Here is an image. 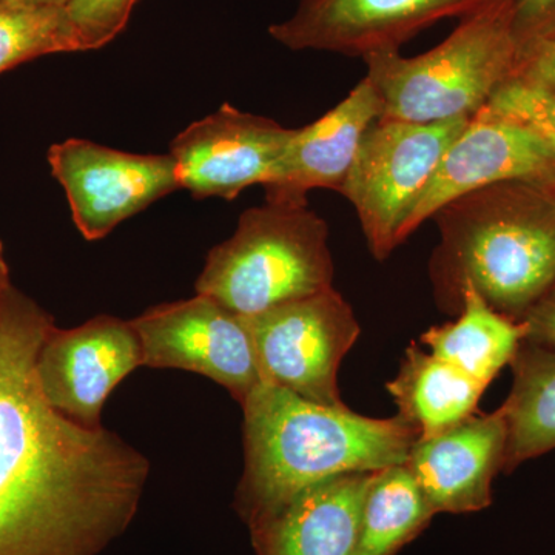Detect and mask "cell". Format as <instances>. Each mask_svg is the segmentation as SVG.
Instances as JSON below:
<instances>
[{
	"mask_svg": "<svg viewBox=\"0 0 555 555\" xmlns=\"http://www.w3.org/2000/svg\"><path fill=\"white\" fill-rule=\"evenodd\" d=\"M382 115V100L364 76L323 118L295 129L275 175L264 185L266 203L305 207L317 189L341 190L361 139Z\"/></svg>",
	"mask_w": 555,
	"mask_h": 555,
	"instance_id": "cell-15",
	"label": "cell"
},
{
	"mask_svg": "<svg viewBox=\"0 0 555 555\" xmlns=\"http://www.w3.org/2000/svg\"><path fill=\"white\" fill-rule=\"evenodd\" d=\"M506 423L502 409L470 415L433 437H420L406 469L434 513L467 514L492 503V483L503 473Z\"/></svg>",
	"mask_w": 555,
	"mask_h": 555,
	"instance_id": "cell-14",
	"label": "cell"
},
{
	"mask_svg": "<svg viewBox=\"0 0 555 555\" xmlns=\"http://www.w3.org/2000/svg\"><path fill=\"white\" fill-rule=\"evenodd\" d=\"M386 389L398 415L414 425L420 437H433L473 415L486 387L412 343Z\"/></svg>",
	"mask_w": 555,
	"mask_h": 555,
	"instance_id": "cell-18",
	"label": "cell"
},
{
	"mask_svg": "<svg viewBox=\"0 0 555 555\" xmlns=\"http://www.w3.org/2000/svg\"><path fill=\"white\" fill-rule=\"evenodd\" d=\"M550 91H553V93H555V90H550Z\"/></svg>",
	"mask_w": 555,
	"mask_h": 555,
	"instance_id": "cell-30",
	"label": "cell"
},
{
	"mask_svg": "<svg viewBox=\"0 0 555 555\" xmlns=\"http://www.w3.org/2000/svg\"><path fill=\"white\" fill-rule=\"evenodd\" d=\"M554 171L555 153L531 131L480 109L441 156L401 228L400 243L467 193L514 179L543 181Z\"/></svg>",
	"mask_w": 555,
	"mask_h": 555,
	"instance_id": "cell-13",
	"label": "cell"
},
{
	"mask_svg": "<svg viewBox=\"0 0 555 555\" xmlns=\"http://www.w3.org/2000/svg\"><path fill=\"white\" fill-rule=\"evenodd\" d=\"M131 324L144 366L204 375L240 404L262 382L246 321L208 295L155 306Z\"/></svg>",
	"mask_w": 555,
	"mask_h": 555,
	"instance_id": "cell-8",
	"label": "cell"
},
{
	"mask_svg": "<svg viewBox=\"0 0 555 555\" xmlns=\"http://www.w3.org/2000/svg\"><path fill=\"white\" fill-rule=\"evenodd\" d=\"M517 57L511 0H496L460 20L426 53L406 57L400 50L377 51L363 61L382 100L378 119L433 124L474 118L514 78Z\"/></svg>",
	"mask_w": 555,
	"mask_h": 555,
	"instance_id": "cell-4",
	"label": "cell"
},
{
	"mask_svg": "<svg viewBox=\"0 0 555 555\" xmlns=\"http://www.w3.org/2000/svg\"><path fill=\"white\" fill-rule=\"evenodd\" d=\"M513 79L555 90V33L518 57Z\"/></svg>",
	"mask_w": 555,
	"mask_h": 555,
	"instance_id": "cell-25",
	"label": "cell"
},
{
	"mask_svg": "<svg viewBox=\"0 0 555 555\" xmlns=\"http://www.w3.org/2000/svg\"><path fill=\"white\" fill-rule=\"evenodd\" d=\"M496 0H299L288 20L270 25V38L294 51L366 57L400 50L437 22L470 16Z\"/></svg>",
	"mask_w": 555,
	"mask_h": 555,
	"instance_id": "cell-10",
	"label": "cell"
},
{
	"mask_svg": "<svg viewBox=\"0 0 555 555\" xmlns=\"http://www.w3.org/2000/svg\"><path fill=\"white\" fill-rule=\"evenodd\" d=\"M467 122L377 119L364 133L339 193L356 208L369 250L378 261L400 246L401 228L412 207Z\"/></svg>",
	"mask_w": 555,
	"mask_h": 555,
	"instance_id": "cell-6",
	"label": "cell"
},
{
	"mask_svg": "<svg viewBox=\"0 0 555 555\" xmlns=\"http://www.w3.org/2000/svg\"><path fill=\"white\" fill-rule=\"evenodd\" d=\"M137 0H69L67 14L80 50H100L129 24Z\"/></svg>",
	"mask_w": 555,
	"mask_h": 555,
	"instance_id": "cell-23",
	"label": "cell"
},
{
	"mask_svg": "<svg viewBox=\"0 0 555 555\" xmlns=\"http://www.w3.org/2000/svg\"><path fill=\"white\" fill-rule=\"evenodd\" d=\"M326 221L309 206L251 207L235 233L208 251L196 294L241 317L334 287Z\"/></svg>",
	"mask_w": 555,
	"mask_h": 555,
	"instance_id": "cell-5",
	"label": "cell"
},
{
	"mask_svg": "<svg viewBox=\"0 0 555 555\" xmlns=\"http://www.w3.org/2000/svg\"><path fill=\"white\" fill-rule=\"evenodd\" d=\"M49 164L67 193L76 228L89 241L104 238L120 222L181 189L170 153L139 155L67 139L51 145Z\"/></svg>",
	"mask_w": 555,
	"mask_h": 555,
	"instance_id": "cell-9",
	"label": "cell"
},
{
	"mask_svg": "<svg viewBox=\"0 0 555 555\" xmlns=\"http://www.w3.org/2000/svg\"><path fill=\"white\" fill-rule=\"evenodd\" d=\"M531 131L555 153V93L518 79L507 80L483 108Z\"/></svg>",
	"mask_w": 555,
	"mask_h": 555,
	"instance_id": "cell-22",
	"label": "cell"
},
{
	"mask_svg": "<svg viewBox=\"0 0 555 555\" xmlns=\"http://www.w3.org/2000/svg\"><path fill=\"white\" fill-rule=\"evenodd\" d=\"M525 343L555 353V284L524 317Z\"/></svg>",
	"mask_w": 555,
	"mask_h": 555,
	"instance_id": "cell-26",
	"label": "cell"
},
{
	"mask_svg": "<svg viewBox=\"0 0 555 555\" xmlns=\"http://www.w3.org/2000/svg\"><path fill=\"white\" fill-rule=\"evenodd\" d=\"M540 182H543V184H546L547 188L553 189L555 192V171L553 175H551L550 178L543 179V181H540Z\"/></svg>",
	"mask_w": 555,
	"mask_h": 555,
	"instance_id": "cell-29",
	"label": "cell"
},
{
	"mask_svg": "<svg viewBox=\"0 0 555 555\" xmlns=\"http://www.w3.org/2000/svg\"><path fill=\"white\" fill-rule=\"evenodd\" d=\"M144 366L141 339L131 321L101 315L73 328L53 326L36 358L47 401L73 422L100 427L109 393Z\"/></svg>",
	"mask_w": 555,
	"mask_h": 555,
	"instance_id": "cell-12",
	"label": "cell"
},
{
	"mask_svg": "<svg viewBox=\"0 0 555 555\" xmlns=\"http://www.w3.org/2000/svg\"><path fill=\"white\" fill-rule=\"evenodd\" d=\"M440 243L429 262L434 297L459 315L465 287L521 321L555 284V192L514 179L467 193L433 217Z\"/></svg>",
	"mask_w": 555,
	"mask_h": 555,
	"instance_id": "cell-3",
	"label": "cell"
},
{
	"mask_svg": "<svg viewBox=\"0 0 555 555\" xmlns=\"http://www.w3.org/2000/svg\"><path fill=\"white\" fill-rule=\"evenodd\" d=\"M53 318L11 287L0 305V555H100L133 521L150 463L51 406L36 358Z\"/></svg>",
	"mask_w": 555,
	"mask_h": 555,
	"instance_id": "cell-1",
	"label": "cell"
},
{
	"mask_svg": "<svg viewBox=\"0 0 555 555\" xmlns=\"http://www.w3.org/2000/svg\"><path fill=\"white\" fill-rule=\"evenodd\" d=\"M434 516L406 466L377 470L364 499L356 555H397L425 531Z\"/></svg>",
	"mask_w": 555,
	"mask_h": 555,
	"instance_id": "cell-20",
	"label": "cell"
},
{
	"mask_svg": "<svg viewBox=\"0 0 555 555\" xmlns=\"http://www.w3.org/2000/svg\"><path fill=\"white\" fill-rule=\"evenodd\" d=\"M80 50L67 9L0 7V73L53 53Z\"/></svg>",
	"mask_w": 555,
	"mask_h": 555,
	"instance_id": "cell-21",
	"label": "cell"
},
{
	"mask_svg": "<svg viewBox=\"0 0 555 555\" xmlns=\"http://www.w3.org/2000/svg\"><path fill=\"white\" fill-rule=\"evenodd\" d=\"M11 287H13V284L10 281V270L5 257H3L2 243H0V305H2L3 298L7 297Z\"/></svg>",
	"mask_w": 555,
	"mask_h": 555,
	"instance_id": "cell-28",
	"label": "cell"
},
{
	"mask_svg": "<svg viewBox=\"0 0 555 555\" xmlns=\"http://www.w3.org/2000/svg\"><path fill=\"white\" fill-rule=\"evenodd\" d=\"M235 509L251 526L327 478L404 465L420 438L400 415L371 418L261 382L246 398Z\"/></svg>",
	"mask_w": 555,
	"mask_h": 555,
	"instance_id": "cell-2",
	"label": "cell"
},
{
	"mask_svg": "<svg viewBox=\"0 0 555 555\" xmlns=\"http://www.w3.org/2000/svg\"><path fill=\"white\" fill-rule=\"evenodd\" d=\"M511 25L520 57L554 35L555 0H511Z\"/></svg>",
	"mask_w": 555,
	"mask_h": 555,
	"instance_id": "cell-24",
	"label": "cell"
},
{
	"mask_svg": "<svg viewBox=\"0 0 555 555\" xmlns=\"http://www.w3.org/2000/svg\"><path fill=\"white\" fill-rule=\"evenodd\" d=\"M295 129L224 104L171 141L179 185L195 198H238L266 184L294 138Z\"/></svg>",
	"mask_w": 555,
	"mask_h": 555,
	"instance_id": "cell-11",
	"label": "cell"
},
{
	"mask_svg": "<svg viewBox=\"0 0 555 555\" xmlns=\"http://www.w3.org/2000/svg\"><path fill=\"white\" fill-rule=\"evenodd\" d=\"M69 0H0V7H38V9H67Z\"/></svg>",
	"mask_w": 555,
	"mask_h": 555,
	"instance_id": "cell-27",
	"label": "cell"
},
{
	"mask_svg": "<svg viewBox=\"0 0 555 555\" xmlns=\"http://www.w3.org/2000/svg\"><path fill=\"white\" fill-rule=\"evenodd\" d=\"M525 335L524 321L496 312L476 288L467 286L454 323L427 328L420 343L429 347L434 357L488 387L513 363Z\"/></svg>",
	"mask_w": 555,
	"mask_h": 555,
	"instance_id": "cell-17",
	"label": "cell"
},
{
	"mask_svg": "<svg viewBox=\"0 0 555 555\" xmlns=\"http://www.w3.org/2000/svg\"><path fill=\"white\" fill-rule=\"evenodd\" d=\"M509 367L513 387L500 406L506 423V474L555 449V353L524 341Z\"/></svg>",
	"mask_w": 555,
	"mask_h": 555,
	"instance_id": "cell-19",
	"label": "cell"
},
{
	"mask_svg": "<svg viewBox=\"0 0 555 555\" xmlns=\"http://www.w3.org/2000/svg\"><path fill=\"white\" fill-rule=\"evenodd\" d=\"M243 318L262 382L323 406H346L338 369L361 328L352 306L335 287Z\"/></svg>",
	"mask_w": 555,
	"mask_h": 555,
	"instance_id": "cell-7",
	"label": "cell"
},
{
	"mask_svg": "<svg viewBox=\"0 0 555 555\" xmlns=\"http://www.w3.org/2000/svg\"><path fill=\"white\" fill-rule=\"evenodd\" d=\"M374 473L327 478L248 526L257 555H356Z\"/></svg>",
	"mask_w": 555,
	"mask_h": 555,
	"instance_id": "cell-16",
	"label": "cell"
}]
</instances>
